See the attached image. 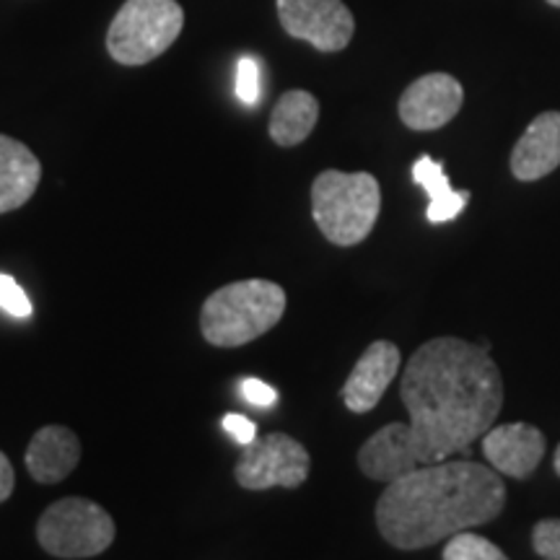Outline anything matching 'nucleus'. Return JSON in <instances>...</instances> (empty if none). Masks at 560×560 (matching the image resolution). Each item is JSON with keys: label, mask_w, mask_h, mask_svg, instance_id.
<instances>
[{"label": "nucleus", "mask_w": 560, "mask_h": 560, "mask_svg": "<svg viewBox=\"0 0 560 560\" xmlns=\"http://www.w3.org/2000/svg\"><path fill=\"white\" fill-rule=\"evenodd\" d=\"M400 397L410 423L384 425L359 450V467L371 480L392 482L470 452L499 418L503 380L488 348L433 338L408 361Z\"/></svg>", "instance_id": "nucleus-1"}, {"label": "nucleus", "mask_w": 560, "mask_h": 560, "mask_svg": "<svg viewBox=\"0 0 560 560\" xmlns=\"http://www.w3.org/2000/svg\"><path fill=\"white\" fill-rule=\"evenodd\" d=\"M503 506L501 472L452 457L387 482L376 501V527L392 548L423 550L462 529L499 520Z\"/></svg>", "instance_id": "nucleus-2"}, {"label": "nucleus", "mask_w": 560, "mask_h": 560, "mask_svg": "<svg viewBox=\"0 0 560 560\" xmlns=\"http://www.w3.org/2000/svg\"><path fill=\"white\" fill-rule=\"evenodd\" d=\"M285 314V291L262 278L236 280L206 299L200 332L215 348H242L262 338Z\"/></svg>", "instance_id": "nucleus-3"}, {"label": "nucleus", "mask_w": 560, "mask_h": 560, "mask_svg": "<svg viewBox=\"0 0 560 560\" xmlns=\"http://www.w3.org/2000/svg\"><path fill=\"white\" fill-rule=\"evenodd\" d=\"M382 210L380 182L369 172L327 170L312 185V215L327 242L355 247L374 231Z\"/></svg>", "instance_id": "nucleus-4"}, {"label": "nucleus", "mask_w": 560, "mask_h": 560, "mask_svg": "<svg viewBox=\"0 0 560 560\" xmlns=\"http://www.w3.org/2000/svg\"><path fill=\"white\" fill-rule=\"evenodd\" d=\"M185 11L177 0H128L107 32V52L120 66H145L179 39Z\"/></svg>", "instance_id": "nucleus-5"}, {"label": "nucleus", "mask_w": 560, "mask_h": 560, "mask_svg": "<svg viewBox=\"0 0 560 560\" xmlns=\"http://www.w3.org/2000/svg\"><path fill=\"white\" fill-rule=\"evenodd\" d=\"M115 520L89 499H60L37 522V540L52 558H96L115 542Z\"/></svg>", "instance_id": "nucleus-6"}, {"label": "nucleus", "mask_w": 560, "mask_h": 560, "mask_svg": "<svg viewBox=\"0 0 560 560\" xmlns=\"http://www.w3.org/2000/svg\"><path fill=\"white\" fill-rule=\"evenodd\" d=\"M312 470V457L289 433H265L242 446L234 478L244 490L299 488Z\"/></svg>", "instance_id": "nucleus-7"}, {"label": "nucleus", "mask_w": 560, "mask_h": 560, "mask_svg": "<svg viewBox=\"0 0 560 560\" xmlns=\"http://www.w3.org/2000/svg\"><path fill=\"white\" fill-rule=\"evenodd\" d=\"M285 34L310 42L319 52H340L353 39L355 19L342 0H278Z\"/></svg>", "instance_id": "nucleus-8"}, {"label": "nucleus", "mask_w": 560, "mask_h": 560, "mask_svg": "<svg viewBox=\"0 0 560 560\" xmlns=\"http://www.w3.org/2000/svg\"><path fill=\"white\" fill-rule=\"evenodd\" d=\"M462 102H465V89L454 75H420L400 96V120L416 132L439 130L459 115Z\"/></svg>", "instance_id": "nucleus-9"}, {"label": "nucleus", "mask_w": 560, "mask_h": 560, "mask_svg": "<svg viewBox=\"0 0 560 560\" xmlns=\"http://www.w3.org/2000/svg\"><path fill=\"white\" fill-rule=\"evenodd\" d=\"M548 450L542 431L529 423L490 425L482 433V454L495 472L514 480H527Z\"/></svg>", "instance_id": "nucleus-10"}, {"label": "nucleus", "mask_w": 560, "mask_h": 560, "mask_svg": "<svg viewBox=\"0 0 560 560\" xmlns=\"http://www.w3.org/2000/svg\"><path fill=\"white\" fill-rule=\"evenodd\" d=\"M402 353L395 342L376 340L363 350V355L355 363L350 376L342 384V402L350 412H371L380 405L384 392L395 382L397 371H400Z\"/></svg>", "instance_id": "nucleus-11"}, {"label": "nucleus", "mask_w": 560, "mask_h": 560, "mask_svg": "<svg viewBox=\"0 0 560 560\" xmlns=\"http://www.w3.org/2000/svg\"><path fill=\"white\" fill-rule=\"evenodd\" d=\"M560 166V112H542L511 151V174L520 182H537Z\"/></svg>", "instance_id": "nucleus-12"}, {"label": "nucleus", "mask_w": 560, "mask_h": 560, "mask_svg": "<svg viewBox=\"0 0 560 560\" xmlns=\"http://www.w3.org/2000/svg\"><path fill=\"white\" fill-rule=\"evenodd\" d=\"M81 441L66 425H45L26 446V470L42 486L66 480L79 467Z\"/></svg>", "instance_id": "nucleus-13"}, {"label": "nucleus", "mask_w": 560, "mask_h": 560, "mask_svg": "<svg viewBox=\"0 0 560 560\" xmlns=\"http://www.w3.org/2000/svg\"><path fill=\"white\" fill-rule=\"evenodd\" d=\"M42 179V164L30 145L0 136V213H11L30 202Z\"/></svg>", "instance_id": "nucleus-14"}, {"label": "nucleus", "mask_w": 560, "mask_h": 560, "mask_svg": "<svg viewBox=\"0 0 560 560\" xmlns=\"http://www.w3.org/2000/svg\"><path fill=\"white\" fill-rule=\"evenodd\" d=\"M319 120V102L314 100L310 91H285L276 107L270 112V138L283 149L304 143L312 136L314 125Z\"/></svg>", "instance_id": "nucleus-15"}, {"label": "nucleus", "mask_w": 560, "mask_h": 560, "mask_svg": "<svg viewBox=\"0 0 560 560\" xmlns=\"http://www.w3.org/2000/svg\"><path fill=\"white\" fill-rule=\"evenodd\" d=\"M412 182L423 187L429 192V210H425V219L431 223H444L454 221L465 210L467 200H470V192L459 190L454 192L450 185V177H446L444 166L431 156H420L416 164H412Z\"/></svg>", "instance_id": "nucleus-16"}, {"label": "nucleus", "mask_w": 560, "mask_h": 560, "mask_svg": "<svg viewBox=\"0 0 560 560\" xmlns=\"http://www.w3.org/2000/svg\"><path fill=\"white\" fill-rule=\"evenodd\" d=\"M441 556H444V560H506V552L499 545L467 529L452 535Z\"/></svg>", "instance_id": "nucleus-17"}, {"label": "nucleus", "mask_w": 560, "mask_h": 560, "mask_svg": "<svg viewBox=\"0 0 560 560\" xmlns=\"http://www.w3.org/2000/svg\"><path fill=\"white\" fill-rule=\"evenodd\" d=\"M0 310H5L16 319H30L34 314V306L30 296H26V291L11 276H3V272H0Z\"/></svg>", "instance_id": "nucleus-18"}, {"label": "nucleus", "mask_w": 560, "mask_h": 560, "mask_svg": "<svg viewBox=\"0 0 560 560\" xmlns=\"http://www.w3.org/2000/svg\"><path fill=\"white\" fill-rule=\"evenodd\" d=\"M236 96L255 107L260 102V62L255 58H242L240 68H236Z\"/></svg>", "instance_id": "nucleus-19"}, {"label": "nucleus", "mask_w": 560, "mask_h": 560, "mask_svg": "<svg viewBox=\"0 0 560 560\" xmlns=\"http://www.w3.org/2000/svg\"><path fill=\"white\" fill-rule=\"evenodd\" d=\"M532 548L545 560H560V520H542L532 529Z\"/></svg>", "instance_id": "nucleus-20"}, {"label": "nucleus", "mask_w": 560, "mask_h": 560, "mask_svg": "<svg viewBox=\"0 0 560 560\" xmlns=\"http://www.w3.org/2000/svg\"><path fill=\"white\" fill-rule=\"evenodd\" d=\"M221 425H223V431H226L229 436L242 446L257 439V425L252 423L247 416H240V412H229V416H223Z\"/></svg>", "instance_id": "nucleus-21"}, {"label": "nucleus", "mask_w": 560, "mask_h": 560, "mask_svg": "<svg viewBox=\"0 0 560 560\" xmlns=\"http://www.w3.org/2000/svg\"><path fill=\"white\" fill-rule=\"evenodd\" d=\"M242 395L244 400L255 405V408H272V405L278 402V392L260 380H244Z\"/></svg>", "instance_id": "nucleus-22"}, {"label": "nucleus", "mask_w": 560, "mask_h": 560, "mask_svg": "<svg viewBox=\"0 0 560 560\" xmlns=\"http://www.w3.org/2000/svg\"><path fill=\"white\" fill-rule=\"evenodd\" d=\"M13 486H16V475H13L11 459L0 452V503L9 501L13 493Z\"/></svg>", "instance_id": "nucleus-23"}, {"label": "nucleus", "mask_w": 560, "mask_h": 560, "mask_svg": "<svg viewBox=\"0 0 560 560\" xmlns=\"http://www.w3.org/2000/svg\"><path fill=\"white\" fill-rule=\"evenodd\" d=\"M552 465H556V472H558V478H560V446H558V452H556V462H552Z\"/></svg>", "instance_id": "nucleus-24"}, {"label": "nucleus", "mask_w": 560, "mask_h": 560, "mask_svg": "<svg viewBox=\"0 0 560 560\" xmlns=\"http://www.w3.org/2000/svg\"><path fill=\"white\" fill-rule=\"evenodd\" d=\"M550 5H556V9H560V0H548Z\"/></svg>", "instance_id": "nucleus-25"}]
</instances>
